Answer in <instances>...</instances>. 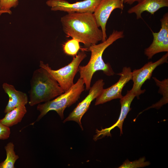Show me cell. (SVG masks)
<instances>
[{"mask_svg": "<svg viewBox=\"0 0 168 168\" xmlns=\"http://www.w3.org/2000/svg\"><path fill=\"white\" fill-rule=\"evenodd\" d=\"M2 88L9 97L4 110L5 113H6L16 107L25 105L28 102L27 94L16 90L13 85L4 83L2 85Z\"/></svg>", "mask_w": 168, "mask_h": 168, "instance_id": "14", "label": "cell"}, {"mask_svg": "<svg viewBox=\"0 0 168 168\" xmlns=\"http://www.w3.org/2000/svg\"><path fill=\"white\" fill-rule=\"evenodd\" d=\"M157 86L159 88L158 93L162 95V98L158 102L152 105L143 110V111L151 108H155L157 109H160L163 105L167 104L168 102V79H165L162 81L158 79L156 77H152Z\"/></svg>", "mask_w": 168, "mask_h": 168, "instance_id": "16", "label": "cell"}, {"mask_svg": "<svg viewBox=\"0 0 168 168\" xmlns=\"http://www.w3.org/2000/svg\"><path fill=\"white\" fill-rule=\"evenodd\" d=\"M161 28L157 33L152 32L153 37L150 45L144 50V53L150 59L156 54L162 52H168V13L161 19Z\"/></svg>", "mask_w": 168, "mask_h": 168, "instance_id": "10", "label": "cell"}, {"mask_svg": "<svg viewBox=\"0 0 168 168\" xmlns=\"http://www.w3.org/2000/svg\"><path fill=\"white\" fill-rule=\"evenodd\" d=\"M86 57L84 52H79L69 63L57 70H53L48 63L45 64L41 61L40 62V67L46 69L52 75L65 92L74 85L73 80L78 71L79 65Z\"/></svg>", "mask_w": 168, "mask_h": 168, "instance_id": "5", "label": "cell"}, {"mask_svg": "<svg viewBox=\"0 0 168 168\" xmlns=\"http://www.w3.org/2000/svg\"><path fill=\"white\" fill-rule=\"evenodd\" d=\"M101 0H84L70 3L65 0H49L46 4L54 11L93 13Z\"/></svg>", "mask_w": 168, "mask_h": 168, "instance_id": "9", "label": "cell"}, {"mask_svg": "<svg viewBox=\"0 0 168 168\" xmlns=\"http://www.w3.org/2000/svg\"><path fill=\"white\" fill-rule=\"evenodd\" d=\"M10 133L9 127L3 125L0 119V140L7 139L9 137Z\"/></svg>", "mask_w": 168, "mask_h": 168, "instance_id": "21", "label": "cell"}, {"mask_svg": "<svg viewBox=\"0 0 168 168\" xmlns=\"http://www.w3.org/2000/svg\"><path fill=\"white\" fill-rule=\"evenodd\" d=\"M122 2L123 3L124 0H121Z\"/></svg>", "mask_w": 168, "mask_h": 168, "instance_id": "23", "label": "cell"}, {"mask_svg": "<svg viewBox=\"0 0 168 168\" xmlns=\"http://www.w3.org/2000/svg\"><path fill=\"white\" fill-rule=\"evenodd\" d=\"M83 80L79 78L69 90L55 99L43 104H39L37 109L40 111V114L36 122L39 121L51 110L55 111L62 120L65 109L75 103L80 98L81 93L85 90Z\"/></svg>", "mask_w": 168, "mask_h": 168, "instance_id": "4", "label": "cell"}, {"mask_svg": "<svg viewBox=\"0 0 168 168\" xmlns=\"http://www.w3.org/2000/svg\"><path fill=\"white\" fill-rule=\"evenodd\" d=\"M136 97V95L131 90L127 91L126 95L120 99L121 111L119 117L117 121L109 128L102 129L100 130L97 129L96 132V134L94 136V140L96 141L106 136H111L110 131L116 127L119 129L120 135L123 134V123L128 113L131 109L130 108L131 103Z\"/></svg>", "mask_w": 168, "mask_h": 168, "instance_id": "12", "label": "cell"}, {"mask_svg": "<svg viewBox=\"0 0 168 168\" xmlns=\"http://www.w3.org/2000/svg\"><path fill=\"white\" fill-rule=\"evenodd\" d=\"M30 85L28 103L31 106L50 100L64 92L52 75L42 67L34 71Z\"/></svg>", "mask_w": 168, "mask_h": 168, "instance_id": "3", "label": "cell"}, {"mask_svg": "<svg viewBox=\"0 0 168 168\" xmlns=\"http://www.w3.org/2000/svg\"><path fill=\"white\" fill-rule=\"evenodd\" d=\"M18 2V0H0V11L11 14L10 9L16 7Z\"/></svg>", "mask_w": 168, "mask_h": 168, "instance_id": "20", "label": "cell"}, {"mask_svg": "<svg viewBox=\"0 0 168 168\" xmlns=\"http://www.w3.org/2000/svg\"><path fill=\"white\" fill-rule=\"evenodd\" d=\"M118 75L120 76L118 81L106 89H103L102 93L96 99L95 105L103 104L114 99L121 98L124 87L132 80V71L130 67H124L121 72Z\"/></svg>", "mask_w": 168, "mask_h": 168, "instance_id": "8", "label": "cell"}, {"mask_svg": "<svg viewBox=\"0 0 168 168\" xmlns=\"http://www.w3.org/2000/svg\"><path fill=\"white\" fill-rule=\"evenodd\" d=\"M168 7V0H140L127 12L129 14L135 13L137 19H139L142 18V14L144 12L153 15L161 8Z\"/></svg>", "mask_w": 168, "mask_h": 168, "instance_id": "13", "label": "cell"}, {"mask_svg": "<svg viewBox=\"0 0 168 168\" xmlns=\"http://www.w3.org/2000/svg\"><path fill=\"white\" fill-rule=\"evenodd\" d=\"M104 85L105 83L102 79L96 81L92 87H90L87 96L77 105L63 122L65 123L69 121H74L78 124L83 130V128L81 122L82 118L89 109L91 102L102 93Z\"/></svg>", "mask_w": 168, "mask_h": 168, "instance_id": "7", "label": "cell"}, {"mask_svg": "<svg viewBox=\"0 0 168 168\" xmlns=\"http://www.w3.org/2000/svg\"><path fill=\"white\" fill-rule=\"evenodd\" d=\"M150 162L146 161L145 157H141L139 159L130 161L127 159L118 168H138L145 167L149 166Z\"/></svg>", "mask_w": 168, "mask_h": 168, "instance_id": "19", "label": "cell"}, {"mask_svg": "<svg viewBox=\"0 0 168 168\" xmlns=\"http://www.w3.org/2000/svg\"><path fill=\"white\" fill-rule=\"evenodd\" d=\"M6 153V158L0 163V168H14V165L19 156L16 154L14 151V145L11 142L8 143L5 147Z\"/></svg>", "mask_w": 168, "mask_h": 168, "instance_id": "17", "label": "cell"}, {"mask_svg": "<svg viewBox=\"0 0 168 168\" xmlns=\"http://www.w3.org/2000/svg\"><path fill=\"white\" fill-rule=\"evenodd\" d=\"M79 42L78 40L74 39L68 40L63 45L64 52L70 56L76 55L80 49Z\"/></svg>", "mask_w": 168, "mask_h": 168, "instance_id": "18", "label": "cell"}, {"mask_svg": "<svg viewBox=\"0 0 168 168\" xmlns=\"http://www.w3.org/2000/svg\"><path fill=\"white\" fill-rule=\"evenodd\" d=\"M123 3L121 0H101L93 12L97 25L101 27L103 33L102 42L105 41L107 38L106 26L111 14L115 9L122 10Z\"/></svg>", "mask_w": 168, "mask_h": 168, "instance_id": "11", "label": "cell"}, {"mask_svg": "<svg viewBox=\"0 0 168 168\" xmlns=\"http://www.w3.org/2000/svg\"><path fill=\"white\" fill-rule=\"evenodd\" d=\"M124 36L123 31L114 30L105 41L87 48L91 52L90 59L86 65L79 66L78 71L80 74V78L83 80L85 85L86 90H89L93 76L96 71H102L104 74L109 76L114 74L110 64L105 63L102 55L108 47L117 40L124 38Z\"/></svg>", "mask_w": 168, "mask_h": 168, "instance_id": "2", "label": "cell"}, {"mask_svg": "<svg viewBox=\"0 0 168 168\" xmlns=\"http://www.w3.org/2000/svg\"><path fill=\"white\" fill-rule=\"evenodd\" d=\"M168 52L157 61L149 62L138 69H135L132 72L133 86L131 89L136 95L138 99L139 96L145 92V90H142L141 87L147 80L150 79L152 72L158 66L168 63Z\"/></svg>", "mask_w": 168, "mask_h": 168, "instance_id": "6", "label": "cell"}, {"mask_svg": "<svg viewBox=\"0 0 168 168\" xmlns=\"http://www.w3.org/2000/svg\"><path fill=\"white\" fill-rule=\"evenodd\" d=\"M27 112L25 105L16 107L6 113L4 117L1 119L4 125L10 127L20 123Z\"/></svg>", "mask_w": 168, "mask_h": 168, "instance_id": "15", "label": "cell"}, {"mask_svg": "<svg viewBox=\"0 0 168 168\" xmlns=\"http://www.w3.org/2000/svg\"><path fill=\"white\" fill-rule=\"evenodd\" d=\"M65 34L82 43L88 48L102 41L103 35L93 13H68L61 19Z\"/></svg>", "mask_w": 168, "mask_h": 168, "instance_id": "1", "label": "cell"}, {"mask_svg": "<svg viewBox=\"0 0 168 168\" xmlns=\"http://www.w3.org/2000/svg\"><path fill=\"white\" fill-rule=\"evenodd\" d=\"M140 0H124L123 3L129 5H132L135 2H138Z\"/></svg>", "mask_w": 168, "mask_h": 168, "instance_id": "22", "label": "cell"}]
</instances>
